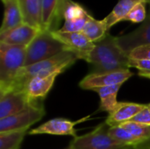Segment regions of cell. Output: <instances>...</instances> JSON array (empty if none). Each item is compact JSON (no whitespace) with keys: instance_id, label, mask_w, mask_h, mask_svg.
<instances>
[{"instance_id":"cell-1","label":"cell","mask_w":150,"mask_h":149,"mask_svg":"<svg viewBox=\"0 0 150 149\" xmlns=\"http://www.w3.org/2000/svg\"><path fill=\"white\" fill-rule=\"evenodd\" d=\"M91 65L92 74H103L128 70L130 57L120 47L117 37L108 33L103 40L95 43L94 49L86 61Z\"/></svg>"},{"instance_id":"cell-2","label":"cell","mask_w":150,"mask_h":149,"mask_svg":"<svg viewBox=\"0 0 150 149\" xmlns=\"http://www.w3.org/2000/svg\"><path fill=\"white\" fill-rule=\"evenodd\" d=\"M78 60L77 56L70 51H63L54 57L23 67L8 88L0 94L8 91L24 90L28 82L34 77H46L54 74H62L70 68Z\"/></svg>"},{"instance_id":"cell-3","label":"cell","mask_w":150,"mask_h":149,"mask_svg":"<svg viewBox=\"0 0 150 149\" xmlns=\"http://www.w3.org/2000/svg\"><path fill=\"white\" fill-rule=\"evenodd\" d=\"M27 47L0 42V93L11 83L18 71L25 67Z\"/></svg>"},{"instance_id":"cell-4","label":"cell","mask_w":150,"mask_h":149,"mask_svg":"<svg viewBox=\"0 0 150 149\" xmlns=\"http://www.w3.org/2000/svg\"><path fill=\"white\" fill-rule=\"evenodd\" d=\"M63 51H68L66 47L54 37L52 32L40 31L27 47L25 66L49 59Z\"/></svg>"},{"instance_id":"cell-5","label":"cell","mask_w":150,"mask_h":149,"mask_svg":"<svg viewBox=\"0 0 150 149\" xmlns=\"http://www.w3.org/2000/svg\"><path fill=\"white\" fill-rule=\"evenodd\" d=\"M108 130L109 126L103 122L93 131L74 138L67 149H133L113 140Z\"/></svg>"},{"instance_id":"cell-6","label":"cell","mask_w":150,"mask_h":149,"mask_svg":"<svg viewBox=\"0 0 150 149\" xmlns=\"http://www.w3.org/2000/svg\"><path fill=\"white\" fill-rule=\"evenodd\" d=\"M45 112L42 102L34 101L20 112L0 119V133L28 130L44 117Z\"/></svg>"},{"instance_id":"cell-7","label":"cell","mask_w":150,"mask_h":149,"mask_svg":"<svg viewBox=\"0 0 150 149\" xmlns=\"http://www.w3.org/2000/svg\"><path fill=\"white\" fill-rule=\"evenodd\" d=\"M52 34L66 47L68 51L74 53L78 59L87 61L95 47V43L91 42L82 32H63L56 30L53 31Z\"/></svg>"},{"instance_id":"cell-8","label":"cell","mask_w":150,"mask_h":149,"mask_svg":"<svg viewBox=\"0 0 150 149\" xmlns=\"http://www.w3.org/2000/svg\"><path fill=\"white\" fill-rule=\"evenodd\" d=\"M134 76V73L128 70L103 73V74H92L90 73L84 76L79 83L80 88L83 90H94L100 87L122 85L129 78Z\"/></svg>"},{"instance_id":"cell-9","label":"cell","mask_w":150,"mask_h":149,"mask_svg":"<svg viewBox=\"0 0 150 149\" xmlns=\"http://www.w3.org/2000/svg\"><path fill=\"white\" fill-rule=\"evenodd\" d=\"M90 119V116L78 119L76 121H72L69 119H62V118H56L47 121L46 123L40 125V126L31 130L29 134L35 135V134H50V135H62V136H72L76 138V130L75 126L83 121H86Z\"/></svg>"},{"instance_id":"cell-10","label":"cell","mask_w":150,"mask_h":149,"mask_svg":"<svg viewBox=\"0 0 150 149\" xmlns=\"http://www.w3.org/2000/svg\"><path fill=\"white\" fill-rule=\"evenodd\" d=\"M117 41L122 50L129 55L135 48L150 45V18L147 17L146 20L134 31L117 37Z\"/></svg>"},{"instance_id":"cell-11","label":"cell","mask_w":150,"mask_h":149,"mask_svg":"<svg viewBox=\"0 0 150 149\" xmlns=\"http://www.w3.org/2000/svg\"><path fill=\"white\" fill-rule=\"evenodd\" d=\"M33 102L24 90L0 94V119L20 112Z\"/></svg>"},{"instance_id":"cell-12","label":"cell","mask_w":150,"mask_h":149,"mask_svg":"<svg viewBox=\"0 0 150 149\" xmlns=\"http://www.w3.org/2000/svg\"><path fill=\"white\" fill-rule=\"evenodd\" d=\"M40 32V30L23 23L12 29L0 32V42L28 47Z\"/></svg>"},{"instance_id":"cell-13","label":"cell","mask_w":150,"mask_h":149,"mask_svg":"<svg viewBox=\"0 0 150 149\" xmlns=\"http://www.w3.org/2000/svg\"><path fill=\"white\" fill-rule=\"evenodd\" d=\"M144 105L143 104L131 102H119L114 110L109 113L105 122L109 127L120 126L124 123L131 121Z\"/></svg>"},{"instance_id":"cell-14","label":"cell","mask_w":150,"mask_h":149,"mask_svg":"<svg viewBox=\"0 0 150 149\" xmlns=\"http://www.w3.org/2000/svg\"><path fill=\"white\" fill-rule=\"evenodd\" d=\"M58 76V74H54L46 77H34L28 82L24 91L31 101L42 102L52 89Z\"/></svg>"},{"instance_id":"cell-15","label":"cell","mask_w":150,"mask_h":149,"mask_svg":"<svg viewBox=\"0 0 150 149\" xmlns=\"http://www.w3.org/2000/svg\"><path fill=\"white\" fill-rule=\"evenodd\" d=\"M17 1L20 8L24 23L42 31V0Z\"/></svg>"},{"instance_id":"cell-16","label":"cell","mask_w":150,"mask_h":149,"mask_svg":"<svg viewBox=\"0 0 150 149\" xmlns=\"http://www.w3.org/2000/svg\"><path fill=\"white\" fill-rule=\"evenodd\" d=\"M61 0H42V31H56L61 19L58 15Z\"/></svg>"},{"instance_id":"cell-17","label":"cell","mask_w":150,"mask_h":149,"mask_svg":"<svg viewBox=\"0 0 150 149\" xmlns=\"http://www.w3.org/2000/svg\"><path fill=\"white\" fill-rule=\"evenodd\" d=\"M4 12V19L0 28V32L12 29L24 23L20 8L17 0H2Z\"/></svg>"},{"instance_id":"cell-18","label":"cell","mask_w":150,"mask_h":149,"mask_svg":"<svg viewBox=\"0 0 150 149\" xmlns=\"http://www.w3.org/2000/svg\"><path fill=\"white\" fill-rule=\"evenodd\" d=\"M134 137V149H150V126L129 121L120 125Z\"/></svg>"},{"instance_id":"cell-19","label":"cell","mask_w":150,"mask_h":149,"mask_svg":"<svg viewBox=\"0 0 150 149\" xmlns=\"http://www.w3.org/2000/svg\"><path fill=\"white\" fill-rule=\"evenodd\" d=\"M145 2L146 0H120L114 6L112 11L104 18L105 21L108 31L117 23L123 21L130 11L139 3Z\"/></svg>"},{"instance_id":"cell-20","label":"cell","mask_w":150,"mask_h":149,"mask_svg":"<svg viewBox=\"0 0 150 149\" xmlns=\"http://www.w3.org/2000/svg\"><path fill=\"white\" fill-rule=\"evenodd\" d=\"M122 85H112V86H106V87H100L92 90L93 91L97 92L99 98H100V105L99 111L100 112H106L111 113L114 108L118 105L117 96L120 89Z\"/></svg>"},{"instance_id":"cell-21","label":"cell","mask_w":150,"mask_h":149,"mask_svg":"<svg viewBox=\"0 0 150 149\" xmlns=\"http://www.w3.org/2000/svg\"><path fill=\"white\" fill-rule=\"evenodd\" d=\"M82 32L91 42L96 43L103 40L109 33V31L107 29L105 21L104 19L98 20L93 17H91L89 19V21L86 23Z\"/></svg>"},{"instance_id":"cell-22","label":"cell","mask_w":150,"mask_h":149,"mask_svg":"<svg viewBox=\"0 0 150 149\" xmlns=\"http://www.w3.org/2000/svg\"><path fill=\"white\" fill-rule=\"evenodd\" d=\"M88 11L78 3H76L72 0H61L59 4L58 15L60 19L70 20L80 18Z\"/></svg>"},{"instance_id":"cell-23","label":"cell","mask_w":150,"mask_h":149,"mask_svg":"<svg viewBox=\"0 0 150 149\" xmlns=\"http://www.w3.org/2000/svg\"><path fill=\"white\" fill-rule=\"evenodd\" d=\"M28 130L0 133V149H19Z\"/></svg>"},{"instance_id":"cell-24","label":"cell","mask_w":150,"mask_h":149,"mask_svg":"<svg viewBox=\"0 0 150 149\" xmlns=\"http://www.w3.org/2000/svg\"><path fill=\"white\" fill-rule=\"evenodd\" d=\"M108 133H109L110 136L116 141H118L123 145L129 146L134 149V137L129 131H127L124 127H122L120 126H114V127H109Z\"/></svg>"},{"instance_id":"cell-25","label":"cell","mask_w":150,"mask_h":149,"mask_svg":"<svg viewBox=\"0 0 150 149\" xmlns=\"http://www.w3.org/2000/svg\"><path fill=\"white\" fill-rule=\"evenodd\" d=\"M89 13L75 18V19H70V20H65L63 25L62 26L59 31L63 32H82L83 29L84 28L86 23L89 21V19L91 18Z\"/></svg>"},{"instance_id":"cell-26","label":"cell","mask_w":150,"mask_h":149,"mask_svg":"<svg viewBox=\"0 0 150 149\" xmlns=\"http://www.w3.org/2000/svg\"><path fill=\"white\" fill-rule=\"evenodd\" d=\"M146 4L145 2L137 4L130 12L126 16L123 21H130L133 23H142L144 22L147 18L146 11Z\"/></svg>"},{"instance_id":"cell-27","label":"cell","mask_w":150,"mask_h":149,"mask_svg":"<svg viewBox=\"0 0 150 149\" xmlns=\"http://www.w3.org/2000/svg\"><path fill=\"white\" fill-rule=\"evenodd\" d=\"M129 64L131 68H135L138 70L140 76L150 79V60H136L130 58Z\"/></svg>"},{"instance_id":"cell-28","label":"cell","mask_w":150,"mask_h":149,"mask_svg":"<svg viewBox=\"0 0 150 149\" xmlns=\"http://www.w3.org/2000/svg\"><path fill=\"white\" fill-rule=\"evenodd\" d=\"M129 57L136 60H150V45L142 46L134 49L129 54Z\"/></svg>"},{"instance_id":"cell-29","label":"cell","mask_w":150,"mask_h":149,"mask_svg":"<svg viewBox=\"0 0 150 149\" xmlns=\"http://www.w3.org/2000/svg\"><path fill=\"white\" fill-rule=\"evenodd\" d=\"M131 121L142 125L150 126V103L149 105H145L144 107Z\"/></svg>"},{"instance_id":"cell-30","label":"cell","mask_w":150,"mask_h":149,"mask_svg":"<svg viewBox=\"0 0 150 149\" xmlns=\"http://www.w3.org/2000/svg\"><path fill=\"white\" fill-rule=\"evenodd\" d=\"M146 3L147 4H150V0H146Z\"/></svg>"},{"instance_id":"cell-31","label":"cell","mask_w":150,"mask_h":149,"mask_svg":"<svg viewBox=\"0 0 150 149\" xmlns=\"http://www.w3.org/2000/svg\"><path fill=\"white\" fill-rule=\"evenodd\" d=\"M148 17H149V18H150V12H149V14L148 15Z\"/></svg>"}]
</instances>
